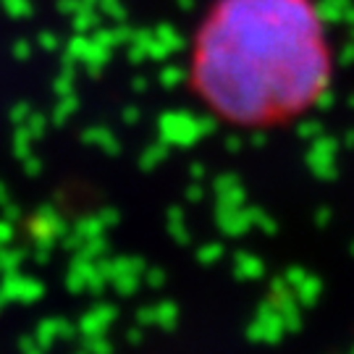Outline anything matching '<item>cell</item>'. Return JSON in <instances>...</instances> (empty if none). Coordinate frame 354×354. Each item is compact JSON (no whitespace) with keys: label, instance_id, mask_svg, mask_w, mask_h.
Wrapping results in <instances>:
<instances>
[{"label":"cell","instance_id":"obj_1","mask_svg":"<svg viewBox=\"0 0 354 354\" xmlns=\"http://www.w3.org/2000/svg\"><path fill=\"white\" fill-rule=\"evenodd\" d=\"M197 82L215 113L273 127L310 111L330 82L326 26L310 0H228L197 53Z\"/></svg>","mask_w":354,"mask_h":354}]
</instances>
